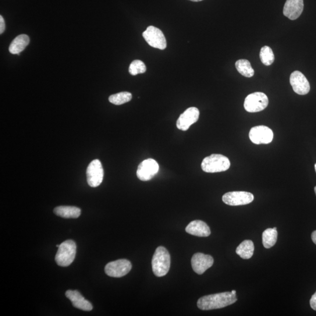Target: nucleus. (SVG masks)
<instances>
[{
	"label": "nucleus",
	"instance_id": "obj_23",
	"mask_svg": "<svg viewBox=\"0 0 316 316\" xmlns=\"http://www.w3.org/2000/svg\"><path fill=\"white\" fill-rule=\"evenodd\" d=\"M132 94L129 92L124 91L110 95L109 100L111 103L118 106L129 102L132 99Z\"/></svg>",
	"mask_w": 316,
	"mask_h": 316
},
{
	"label": "nucleus",
	"instance_id": "obj_6",
	"mask_svg": "<svg viewBox=\"0 0 316 316\" xmlns=\"http://www.w3.org/2000/svg\"><path fill=\"white\" fill-rule=\"evenodd\" d=\"M143 36L151 47L163 50L167 47L166 38L162 31L154 26L147 28Z\"/></svg>",
	"mask_w": 316,
	"mask_h": 316
},
{
	"label": "nucleus",
	"instance_id": "obj_26",
	"mask_svg": "<svg viewBox=\"0 0 316 316\" xmlns=\"http://www.w3.org/2000/svg\"><path fill=\"white\" fill-rule=\"evenodd\" d=\"M310 306L314 310L316 311V292L312 295L310 300Z\"/></svg>",
	"mask_w": 316,
	"mask_h": 316
},
{
	"label": "nucleus",
	"instance_id": "obj_29",
	"mask_svg": "<svg viewBox=\"0 0 316 316\" xmlns=\"http://www.w3.org/2000/svg\"><path fill=\"white\" fill-rule=\"evenodd\" d=\"M190 1L194 2H198L203 1V0H190Z\"/></svg>",
	"mask_w": 316,
	"mask_h": 316
},
{
	"label": "nucleus",
	"instance_id": "obj_28",
	"mask_svg": "<svg viewBox=\"0 0 316 316\" xmlns=\"http://www.w3.org/2000/svg\"><path fill=\"white\" fill-rule=\"evenodd\" d=\"M311 240L316 245V230L314 231L311 234Z\"/></svg>",
	"mask_w": 316,
	"mask_h": 316
},
{
	"label": "nucleus",
	"instance_id": "obj_4",
	"mask_svg": "<svg viewBox=\"0 0 316 316\" xmlns=\"http://www.w3.org/2000/svg\"><path fill=\"white\" fill-rule=\"evenodd\" d=\"M76 254V245L72 240H67L60 245L55 261L59 266L66 267L72 263Z\"/></svg>",
	"mask_w": 316,
	"mask_h": 316
},
{
	"label": "nucleus",
	"instance_id": "obj_27",
	"mask_svg": "<svg viewBox=\"0 0 316 316\" xmlns=\"http://www.w3.org/2000/svg\"><path fill=\"white\" fill-rule=\"evenodd\" d=\"M6 24L3 17L0 16V34H2L5 31Z\"/></svg>",
	"mask_w": 316,
	"mask_h": 316
},
{
	"label": "nucleus",
	"instance_id": "obj_12",
	"mask_svg": "<svg viewBox=\"0 0 316 316\" xmlns=\"http://www.w3.org/2000/svg\"><path fill=\"white\" fill-rule=\"evenodd\" d=\"M290 83L293 90L299 95H306L310 90V83L299 71H294L290 76Z\"/></svg>",
	"mask_w": 316,
	"mask_h": 316
},
{
	"label": "nucleus",
	"instance_id": "obj_24",
	"mask_svg": "<svg viewBox=\"0 0 316 316\" xmlns=\"http://www.w3.org/2000/svg\"><path fill=\"white\" fill-rule=\"evenodd\" d=\"M260 56L262 63L266 66L271 65L275 60L274 53L268 46L261 48Z\"/></svg>",
	"mask_w": 316,
	"mask_h": 316
},
{
	"label": "nucleus",
	"instance_id": "obj_22",
	"mask_svg": "<svg viewBox=\"0 0 316 316\" xmlns=\"http://www.w3.org/2000/svg\"><path fill=\"white\" fill-rule=\"evenodd\" d=\"M236 69L241 74L246 77H251L254 76V70L252 67L249 60L247 59H240L236 63Z\"/></svg>",
	"mask_w": 316,
	"mask_h": 316
},
{
	"label": "nucleus",
	"instance_id": "obj_16",
	"mask_svg": "<svg viewBox=\"0 0 316 316\" xmlns=\"http://www.w3.org/2000/svg\"><path fill=\"white\" fill-rule=\"evenodd\" d=\"M66 296L72 301L74 307L84 311H91L93 309L91 303L85 299L77 290H67L66 292Z\"/></svg>",
	"mask_w": 316,
	"mask_h": 316
},
{
	"label": "nucleus",
	"instance_id": "obj_14",
	"mask_svg": "<svg viewBox=\"0 0 316 316\" xmlns=\"http://www.w3.org/2000/svg\"><path fill=\"white\" fill-rule=\"evenodd\" d=\"M191 264L193 271L197 274L201 275L212 267L214 264V259L210 255L196 253L191 258Z\"/></svg>",
	"mask_w": 316,
	"mask_h": 316
},
{
	"label": "nucleus",
	"instance_id": "obj_15",
	"mask_svg": "<svg viewBox=\"0 0 316 316\" xmlns=\"http://www.w3.org/2000/svg\"><path fill=\"white\" fill-rule=\"evenodd\" d=\"M303 9V0H286L283 13L289 19L295 20L300 16Z\"/></svg>",
	"mask_w": 316,
	"mask_h": 316
},
{
	"label": "nucleus",
	"instance_id": "obj_1",
	"mask_svg": "<svg viewBox=\"0 0 316 316\" xmlns=\"http://www.w3.org/2000/svg\"><path fill=\"white\" fill-rule=\"evenodd\" d=\"M237 301L236 293L226 292L201 297L198 300L197 304L200 310H210L230 306Z\"/></svg>",
	"mask_w": 316,
	"mask_h": 316
},
{
	"label": "nucleus",
	"instance_id": "obj_21",
	"mask_svg": "<svg viewBox=\"0 0 316 316\" xmlns=\"http://www.w3.org/2000/svg\"><path fill=\"white\" fill-rule=\"evenodd\" d=\"M277 239H278V232L276 231V227L266 229L262 234V243L264 247L267 249L275 246Z\"/></svg>",
	"mask_w": 316,
	"mask_h": 316
},
{
	"label": "nucleus",
	"instance_id": "obj_17",
	"mask_svg": "<svg viewBox=\"0 0 316 316\" xmlns=\"http://www.w3.org/2000/svg\"><path fill=\"white\" fill-rule=\"evenodd\" d=\"M186 232L191 235L206 237L210 235L211 231L206 223L201 220H194L187 225Z\"/></svg>",
	"mask_w": 316,
	"mask_h": 316
},
{
	"label": "nucleus",
	"instance_id": "obj_20",
	"mask_svg": "<svg viewBox=\"0 0 316 316\" xmlns=\"http://www.w3.org/2000/svg\"><path fill=\"white\" fill-rule=\"evenodd\" d=\"M254 245L251 240H245L237 248L236 253L244 260L250 259L254 254Z\"/></svg>",
	"mask_w": 316,
	"mask_h": 316
},
{
	"label": "nucleus",
	"instance_id": "obj_10",
	"mask_svg": "<svg viewBox=\"0 0 316 316\" xmlns=\"http://www.w3.org/2000/svg\"><path fill=\"white\" fill-rule=\"evenodd\" d=\"M159 168L158 163L155 160L151 158L144 160L138 167V178L142 181L150 180L157 175Z\"/></svg>",
	"mask_w": 316,
	"mask_h": 316
},
{
	"label": "nucleus",
	"instance_id": "obj_30",
	"mask_svg": "<svg viewBox=\"0 0 316 316\" xmlns=\"http://www.w3.org/2000/svg\"><path fill=\"white\" fill-rule=\"evenodd\" d=\"M314 191H315V195H316V186L314 187Z\"/></svg>",
	"mask_w": 316,
	"mask_h": 316
},
{
	"label": "nucleus",
	"instance_id": "obj_3",
	"mask_svg": "<svg viewBox=\"0 0 316 316\" xmlns=\"http://www.w3.org/2000/svg\"><path fill=\"white\" fill-rule=\"evenodd\" d=\"M201 169L207 173L225 172L230 167L228 158L221 154H212L205 157L202 161Z\"/></svg>",
	"mask_w": 316,
	"mask_h": 316
},
{
	"label": "nucleus",
	"instance_id": "obj_7",
	"mask_svg": "<svg viewBox=\"0 0 316 316\" xmlns=\"http://www.w3.org/2000/svg\"><path fill=\"white\" fill-rule=\"evenodd\" d=\"M88 185L92 187L100 186L103 180L104 170L98 159H95L88 166L86 171Z\"/></svg>",
	"mask_w": 316,
	"mask_h": 316
},
{
	"label": "nucleus",
	"instance_id": "obj_18",
	"mask_svg": "<svg viewBox=\"0 0 316 316\" xmlns=\"http://www.w3.org/2000/svg\"><path fill=\"white\" fill-rule=\"evenodd\" d=\"M30 38L27 35H20L11 44L9 52L13 55H19L23 52L30 44Z\"/></svg>",
	"mask_w": 316,
	"mask_h": 316
},
{
	"label": "nucleus",
	"instance_id": "obj_5",
	"mask_svg": "<svg viewBox=\"0 0 316 316\" xmlns=\"http://www.w3.org/2000/svg\"><path fill=\"white\" fill-rule=\"evenodd\" d=\"M268 103L267 95L262 92H255L248 95L245 99L244 106L248 112L257 113L267 108Z\"/></svg>",
	"mask_w": 316,
	"mask_h": 316
},
{
	"label": "nucleus",
	"instance_id": "obj_25",
	"mask_svg": "<svg viewBox=\"0 0 316 316\" xmlns=\"http://www.w3.org/2000/svg\"><path fill=\"white\" fill-rule=\"evenodd\" d=\"M146 66L140 60H134L129 67V72L133 76L137 75L138 74L144 73L146 72Z\"/></svg>",
	"mask_w": 316,
	"mask_h": 316
},
{
	"label": "nucleus",
	"instance_id": "obj_31",
	"mask_svg": "<svg viewBox=\"0 0 316 316\" xmlns=\"http://www.w3.org/2000/svg\"><path fill=\"white\" fill-rule=\"evenodd\" d=\"M314 168H315V173H316V163H315V164L314 165Z\"/></svg>",
	"mask_w": 316,
	"mask_h": 316
},
{
	"label": "nucleus",
	"instance_id": "obj_2",
	"mask_svg": "<svg viewBox=\"0 0 316 316\" xmlns=\"http://www.w3.org/2000/svg\"><path fill=\"white\" fill-rule=\"evenodd\" d=\"M170 266V255L165 247L156 249L152 260V271L155 276L162 277L168 273Z\"/></svg>",
	"mask_w": 316,
	"mask_h": 316
},
{
	"label": "nucleus",
	"instance_id": "obj_8",
	"mask_svg": "<svg viewBox=\"0 0 316 316\" xmlns=\"http://www.w3.org/2000/svg\"><path fill=\"white\" fill-rule=\"evenodd\" d=\"M254 199V195L247 191H231L223 196L224 203L232 206L250 204Z\"/></svg>",
	"mask_w": 316,
	"mask_h": 316
},
{
	"label": "nucleus",
	"instance_id": "obj_9",
	"mask_svg": "<svg viewBox=\"0 0 316 316\" xmlns=\"http://www.w3.org/2000/svg\"><path fill=\"white\" fill-rule=\"evenodd\" d=\"M132 265L127 260H119L110 262L105 267V272L109 276L113 278H121L130 272Z\"/></svg>",
	"mask_w": 316,
	"mask_h": 316
},
{
	"label": "nucleus",
	"instance_id": "obj_13",
	"mask_svg": "<svg viewBox=\"0 0 316 316\" xmlns=\"http://www.w3.org/2000/svg\"><path fill=\"white\" fill-rule=\"evenodd\" d=\"M200 112L196 108L187 109L182 114L177 121V129L182 131H187L192 124L196 123L199 118Z\"/></svg>",
	"mask_w": 316,
	"mask_h": 316
},
{
	"label": "nucleus",
	"instance_id": "obj_11",
	"mask_svg": "<svg viewBox=\"0 0 316 316\" xmlns=\"http://www.w3.org/2000/svg\"><path fill=\"white\" fill-rule=\"evenodd\" d=\"M249 137L250 140L255 144H268L273 140V133L269 127L259 126L252 128Z\"/></svg>",
	"mask_w": 316,
	"mask_h": 316
},
{
	"label": "nucleus",
	"instance_id": "obj_19",
	"mask_svg": "<svg viewBox=\"0 0 316 316\" xmlns=\"http://www.w3.org/2000/svg\"><path fill=\"white\" fill-rule=\"evenodd\" d=\"M53 212L56 215L65 219H77L81 215L80 209L73 206H59Z\"/></svg>",
	"mask_w": 316,
	"mask_h": 316
}]
</instances>
